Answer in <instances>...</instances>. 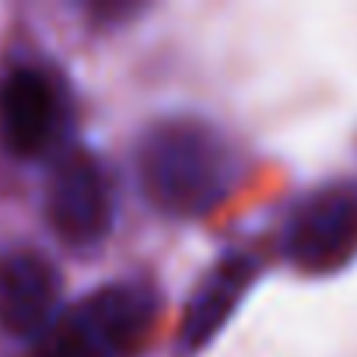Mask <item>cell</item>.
Returning a JSON list of instances; mask_svg holds the SVG:
<instances>
[{
  "label": "cell",
  "instance_id": "1",
  "mask_svg": "<svg viewBox=\"0 0 357 357\" xmlns=\"http://www.w3.org/2000/svg\"><path fill=\"white\" fill-rule=\"evenodd\" d=\"M238 154L228 137L197 116H165L137 140V183L168 218H200L228 200Z\"/></svg>",
  "mask_w": 357,
  "mask_h": 357
},
{
  "label": "cell",
  "instance_id": "2",
  "mask_svg": "<svg viewBox=\"0 0 357 357\" xmlns=\"http://www.w3.org/2000/svg\"><path fill=\"white\" fill-rule=\"evenodd\" d=\"M158 305V291L140 280L95 287L56 315L32 357H133L151 336Z\"/></svg>",
  "mask_w": 357,
  "mask_h": 357
},
{
  "label": "cell",
  "instance_id": "3",
  "mask_svg": "<svg viewBox=\"0 0 357 357\" xmlns=\"http://www.w3.org/2000/svg\"><path fill=\"white\" fill-rule=\"evenodd\" d=\"M284 256L308 277H326L357 259V178H336L291 211Z\"/></svg>",
  "mask_w": 357,
  "mask_h": 357
},
{
  "label": "cell",
  "instance_id": "4",
  "mask_svg": "<svg viewBox=\"0 0 357 357\" xmlns=\"http://www.w3.org/2000/svg\"><path fill=\"white\" fill-rule=\"evenodd\" d=\"M70 123L63 84L36 63H18L0 77V144L15 158L50 154Z\"/></svg>",
  "mask_w": 357,
  "mask_h": 357
},
{
  "label": "cell",
  "instance_id": "5",
  "mask_svg": "<svg viewBox=\"0 0 357 357\" xmlns=\"http://www.w3.org/2000/svg\"><path fill=\"white\" fill-rule=\"evenodd\" d=\"M112 186L105 168L88 151H67L46 183V221L70 249H95L112 231Z\"/></svg>",
  "mask_w": 357,
  "mask_h": 357
},
{
  "label": "cell",
  "instance_id": "6",
  "mask_svg": "<svg viewBox=\"0 0 357 357\" xmlns=\"http://www.w3.org/2000/svg\"><path fill=\"white\" fill-rule=\"evenodd\" d=\"M60 315V270L36 249L0 252V329L39 340Z\"/></svg>",
  "mask_w": 357,
  "mask_h": 357
},
{
  "label": "cell",
  "instance_id": "7",
  "mask_svg": "<svg viewBox=\"0 0 357 357\" xmlns=\"http://www.w3.org/2000/svg\"><path fill=\"white\" fill-rule=\"evenodd\" d=\"M259 277V263L252 256H228L221 259L204 284L193 291L186 312H183V326H178V354H200L214 343V336L231 322L235 308L242 305V298L252 291Z\"/></svg>",
  "mask_w": 357,
  "mask_h": 357
}]
</instances>
